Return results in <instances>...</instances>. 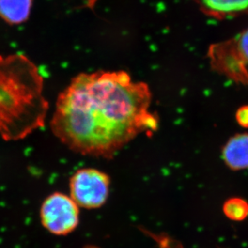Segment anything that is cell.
<instances>
[{
    "instance_id": "cell-1",
    "label": "cell",
    "mask_w": 248,
    "mask_h": 248,
    "mask_svg": "<svg viewBox=\"0 0 248 248\" xmlns=\"http://www.w3.org/2000/svg\"><path fill=\"white\" fill-rule=\"evenodd\" d=\"M152 98L148 85L126 72L79 74L59 93L51 130L75 153L112 157L139 136L157 131Z\"/></svg>"
},
{
    "instance_id": "cell-4",
    "label": "cell",
    "mask_w": 248,
    "mask_h": 248,
    "mask_svg": "<svg viewBox=\"0 0 248 248\" xmlns=\"http://www.w3.org/2000/svg\"><path fill=\"white\" fill-rule=\"evenodd\" d=\"M110 177L100 170L86 168L74 172L69 180V196L85 209H97L108 201Z\"/></svg>"
},
{
    "instance_id": "cell-6",
    "label": "cell",
    "mask_w": 248,
    "mask_h": 248,
    "mask_svg": "<svg viewBox=\"0 0 248 248\" xmlns=\"http://www.w3.org/2000/svg\"><path fill=\"white\" fill-rule=\"evenodd\" d=\"M205 14L227 19L248 13V0H194Z\"/></svg>"
},
{
    "instance_id": "cell-2",
    "label": "cell",
    "mask_w": 248,
    "mask_h": 248,
    "mask_svg": "<svg viewBox=\"0 0 248 248\" xmlns=\"http://www.w3.org/2000/svg\"><path fill=\"white\" fill-rule=\"evenodd\" d=\"M48 109L36 64L21 53L0 55V136L24 140L45 126Z\"/></svg>"
},
{
    "instance_id": "cell-3",
    "label": "cell",
    "mask_w": 248,
    "mask_h": 248,
    "mask_svg": "<svg viewBox=\"0 0 248 248\" xmlns=\"http://www.w3.org/2000/svg\"><path fill=\"white\" fill-rule=\"evenodd\" d=\"M208 58L215 71L237 83L248 85V29L210 46Z\"/></svg>"
},
{
    "instance_id": "cell-7",
    "label": "cell",
    "mask_w": 248,
    "mask_h": 248,
    "mask_svg": "<svg viewBox=\"0 0 248 248\" xmlns=\"http://www.w3.org/2000/svg\"><path fill=\"white\" fill-rule=\"evenodd\" d=\"M222 158L232 170L248 169V134H238L230 139L222 149Z\"/></svg>"
},
{
    "instance_id": "cell-5",
    "label": "cell",
    "mask_w": 248,
    "mask_h": 248,
    "mask_svg": "<svg viewBox=\"0 0 248 248\" xmlns=\"http://www.w3.org/2000/svg\"><path fill=\"white\" fill-rule=\"evenodd\" d=\"M79 217L80 207L65 193H52L41 204V224L54 235L63 236L72 233L78 226Z\"/></svg>"
},
{
    "instance_id": "cell-11",
    "label": "cell",
    "mask_w": 248,
    "mask_h": 248,
    "mask_svg": "<svg viewBox=\"0 0 248 248\" xmlns=\"http://www.w3.org/2000/svg\"><path fill=\"white\" fill-rule=\"evenodd\" d=\"M97 248V247L88 246V247H86V248Z\"/></svg>"
},
{
    "instance_id": "cell-10",
    "label": "cell",
    "mask_w": 248,
    "mask_h": 248,
    "mask_svg": "<svg viewBox=\"0 0 248 248\" xmlns=\"http://www.w3.org/2000/svg\"><path fill=\"white\" fill-rule=\"evenodd\" d=\"M236 121L244 128H248V105L243 106L237 110Z\"/></svg>"
},
{
    "instance_id": "cell-8",
    "label": "cell",
    "mask_w": 248,
    "mask_h": 248,
    "mask_svg": "<svg viewBox=\"0 0 248 248\" xmlns=\"http://www.w3.org/2000/svg\"><path fill=\"white\" fill-rule=\"evenodd\" d=\"M33 0H0V18L11 25L23 24L29 19Z\"/></svg>"
},
{
    "instance_id": "cell-9",
    "label": "cell",
    "mask_w": 248,
    "mask_h": 248,
    "mask_svg": "<svg viewBox=\"0 0 248 248\" xmlns=\"http://www.w3.org/2000/svg\"><path fill=\"white\" fill-rule=\"evenodd\" d=\"M223 212L231 220L243 221L248 215V203L242 198H231L223 205Z\"/></svg>"
}]
</instances>
